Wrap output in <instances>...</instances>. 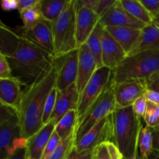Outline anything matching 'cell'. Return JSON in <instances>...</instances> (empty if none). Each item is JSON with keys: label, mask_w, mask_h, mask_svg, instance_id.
<instances>
[{"label": "cell", "mask_w": 159, "mask_h": 159, "mask_svg": "<svg viewBox=\"0 0 159 159\" xmlns=\"http://www.w3.org/2000/svg\"><path fill=\"white\" fill-rule=\"evenodd\" d=\"M0 54L7 59L12 77L25 88L48 72L54 61V55L12 29L0 23Z\"/></svg>", "instance_id": "1"}, {"label": "cell", "mask_w": 159, "mask_h": 159, "mask_svg": "<svg viewBox=\"0 0 159 159\" xmlns=\"http://www.w3.org/2000/svg\"><path fill=\"white\" fill-rule=\"evenodd\" d=\"M56 81L57 68L54 61L48 72L23 89L18 114L20 134L23 138L30 139L43 127L45 103L51 92L56 87Z\"/></svg>", "instance_id": "2"}, {"label": "cell", "mask_w": 159, "mask_h": 159, "mask_svg": "<svg viewBox=\"0 0 159 159\" xmlns=\"http://www.w3.org/2000/svg\"><path fill=\"white\" fill-rule=\"evenodd\" d=\"M113 143L125 159H138V141L143 125L130 106L116 108L113 113Z\"/></svg>", "instance_id": "3"}, {"label": "cell", "mask_w": 159, "mask_h": 159, "mask_svg": "<svg viewBox=\"0 0 159 159\" xmlns=\"http://www.w3.org/2000/svg\"><path fill=\"white\" fill-rule=\"evenodd\" d=\"M159 70V50L145 51L127 55L113 71L114 83L132 79L147 80Z\"/></svg>", "instance_id": "4"}, {"label": "cell", "mask_w": 159, "mask_h": 159, "mask_svg": "<svg viewBox=\"0 0 159 159\" xmlns=\"http://www.w3.org/2000/svg\"><path fill=\"white\" fill-rule=\"evenodd\" d=\"M51 25L55 58L79 48L76 38L75 0H68L61 15Z\"/></svg>", "instance_id": "5"}, {"label": "cell", "mask_w": 159, "mask_h": 159, "mask_svg": "<svg viewBox=\"0 0 159 159\" xmlns=\"http://www.w3.org/2000/svg\"><path fill=\"white\" fill-rule=\"evenodd\" d=\"M116 109L114 93V83L113 77L107 88L94 103L89 107L86 113L78 121L75 129V144L81 138L86 134L96 124L107 116L111 115Z\"/></svg>", "instance_id": "6"}, {"label": "cell", "mask_w": 159, "mask_h": 159, "mask_svg": "<svg viewBox=\"0 0 159 159\" xmlns=\"http://www.w3.org/2000/svg\"><path fill=\"white\" fill-rule=\"evenodd\" d=\"M112 77L113 71L107 67L102 66L96 70L82 93L79 95L77 109L78 121L107 88Z\"/></svg>", "instance_id": "7"}, {"label": "cell", "mask_w": 159, "mask_h": 159, "mask_svg": "<svg viewBox=\"0 0 159 159\" xmlns=\"http://www.w3.org/2000/svg\"><path fill=\"white\" fill-rule=\"evenodd\" d=\"M21 138L20 123L16 113L10 109L1 105L0 116V148L2 155L8 156L16 153L14 145L18 138Z\"/></svg>", "instance_id": "8"}, {"label": "cell", "mask_w": 159, "mask_h": 159, "mask_svg": "<svg viewBox=\"0 0 159 159\" xmlns=\"http://www.w3.org/2000/svg\"><path fill=\"white\" fill-rule=\"evenodd\" d=\"M107 142L113 143V113L99 121L84 135L80 141L76 143L75 149L77 152L94 150Z\"/></svg>", "instance_id": "9"}, {"label": "cell", "mask_w": 159, "mask_h": 159, "mask_svg": "<svg viewBox=\"0 0 159 159\" xmlns=\"http://www.w3.org/2000/svg\"><path fill=\"white\" fill-rule=\"evenodd\" d=\"M57 68L56 88L63 90L76 83L79 71V48L54 59Z\"/></svg>", "instance_id": "10"}, {"label": "cell", "mask_w": 159, "mask_h": 159, "mask_svg": "<svg viewBox=\"0 0 159 159\" xmlns=\"http://www.w3.org/2000/svg\"><path fill=\"white\" fill-rule=\"evenodd\" d=\"M100 22L107 26H121L141 30L146 26L131 15L123 6L121 0H116L108 10L100 17Z\"/></svg>", "instance_id": "11"}, {"label": "cell", "mask_w": 159, "mask_h": 159, "mask_svg": "<svg viewBox=\"0 0 159 159\" xmlns=\"http://www.w3.org/2000/svg\"><path fill=\"white\" fill-rule=\"evenodd\" d=\"M147 89L146 80L132 79L114 83L116 108L132 106L138 98L144 96Z\"/></svg>", "instance_id": "12"}, {"label": "cell", "mask_w": 159, "mask_h": 159, "mask_svg": "<svg viewBox=\"0 0 159 159\" xmlns=\"http://www.w3.org/2000/svg\"><path fill=\"white\" fill-rule=\"evenodd\" d=\"M76 9V38L78 46L86 43L87 40L98 23L100 16L93 9L85 7L75 0Z\"/></svg>", "instance_id": "13"}, {"label": "cell", "mask_w": 159, "mask_h": 159, "mask_svg": "<svg viewBox=\"0 0 159 159\" xmlns=\"http://www.w3.org/2000/svg\"><path fill=\"white\" fill-rule=\"evenodd\" d=\"M16 29L25 37L54 55L52 25L49 21L43 19L32 28L27 29L22 26Z\"/></svg>", "instance_id": "14"}, {"label": "cell", "mask_w": 159, "mask_h": 159, "mask_svg": "<svg viewBox=\"0 0 159 159\" xmlns=\"http://www.w3.org/2000/svg\"><path fill=\"white\" fill-rule=\"evenodd\" d=\"M23 86L16 78L0 79V102L1 105L10 109L18 116L20 110Z\"/></svg>", "instance_id": "15"}, {"label": "cell", "mask_w": 159, "mask_h": 159, "mask_svg": "<svg viewBox=\"0 0 159 159\" xmlns=\"http://www.w3.org/2000/svg\"><path fill=\"white\" fill-rule=\"evenodd\" d=\"M79 94L76 83L69 85L63 90H57L55 106L50 121L57 124L70 110H77Z\"/></svg>", "instance_id": "16"}, {"label": "cell", "mask_w": 159, "mask_h": 159, "mask_svg": "<svg viewBox=\"0 0 159 159\" xmlns=\"http://www.w3.org/2000/svg\"><path fill=\"white\" fill-rule=\"evenodd\" d=\"M127 54L119 43L104 30L102 39V65L114 71L127 57Z\"/></svg>", "instance_id": "17"}, {"label": "cell", "mask_w": 159, "mask_h": 159, "mask_svg": "<svg viewBox=\"0 0 159 159\" xmlns=\"http://www.w3.org/2000/svg\"><path fill=\"white\" fill-rule=\"evenodd\" d=\"M97 62L86 43L79 48V71L76 82L78 93L80 95L98 69Z\"/></svg>", "instance_id": "18"}, {"label": "cell", "mask_w": 159, "mask_h": 159, "mask_svg": "<svg viewBox=\"0 0 159 159\" xmlns=\"http://www.w3.org/2000/svg\"><path fill=\"white\" fill-rule=\"evenodd\" d=\"M55 123L49 121L48 124L27 140V145L25 149L24 158L30 159H41L46 146L55 130Z\"/></svg>", "instance_id": "19"}, {"label": "cell", "mask_w": 159, "mask_h": 159, "mask_svg": "<svg viewBox=\"0 0 159 159\" xmlns=\"http://www.w3.org/2000/svg\"><path fill=\"white\" fill-rule=\"evenodd\" d=\"M154 50H159V16L141 30L139 37L128 55Z\"/></svg>", "instance_id": "20"}, {"label": "cell", "mask_w": 159, "mask_h": 159, "mask_svg": "<svg viewBox=\"0 0 159 159\" xmlns=\"http://www.w3.org/2000/svg\"><path fill=\"white\" fill-rule=\"evenodd\" d=\"M109 34L120 44L124 51L129 54L141 34V30L121 26H107Z\"/></svg>", "instance_id": "21"}, {"label": "cell", "mask_w": 159, "mask_h": 159, "mask_svg": "<svg viewBox=\"0 0 159 159\" xmlns=\"http://www.w3.org/2000/svg\"><path fill=\"white\" fill-rule=\"evenodd\" d=\"M152 129L144 123L138 141V159H148L154 152Z\"/></svg>", "instance_id": "22"}, {"label": "cell", "mask_w": 159, "mask_h": 159, "mask_svg": "<svg viewBox=\"0 0 159 159\" xmlns=\"http://www.w3.org/2000/svg\"><path fill=\"white\" fill-rule=\"evenodd\" d=\"M78 124L77 110H70L66 113L55 126V130L61 140L67 139L75 132Z\"/></svg>", "instance_id": "23"}, {"label": "cell", "mask_w": 159, "mask_h": 159, "mask_svg": "<svg viewBox=\"0 0 159 159\" xmlns=\"http://www.w3.org/2000/svg\"><path fill=\"white\" fill-rule=\"evenodd\" d=\"M104 30L105 26L99 22L85 43L94 56L99 68L103 66L102 62V39Z\"/></svg>", "instance_id": "24"}, {"label": "cell", "mask_w": 159, "mask_h": 159, "mask_svg": "<svg viewBox=\"0 0 159 159\" xmlns=\"http://www.w3.org/2000/svg\"><path fill=\"white\" fill-rule=\"evenodd\" d=\"M68 0H40V12L44 20L54 23L65 9Z\"/></svg>", "instance_id": "25"}, {"label": "cell", "mask_w": 159, "mask_h": 159, "mask_svg": "<svg viewBox=\"0 0 159 159\" xmlns=\"http://www.w3.org/2000/svg\"><path fill=\"white\" fill-rule=\"evenodd\" d=\"M121 3H122L123 6L133 16L144 23V24H150L155 20V18L152 16V14L148 12V10L143 6L141 1H138V0H121Z\"/></svg>", "instance_id": "26"}, {"label": "cell", "mask_w": 159, "mask_h": 159, "mask_svg": "<svg viewBox=\"0 0 159 159\" xmlns=\"http://www.w3.org/2000/svg\"><path fill=\"white\" fill-rule=\"evenodd\" d=\"M40 0L38 4H37L34 7L19 12L20 19L23 23V27L27 28V29L32 28L43 20V18L40 12Z\"/></svg>", "instance_id": "27"}, {"label": "cell", "mask_w": 159, "mask_h": 159, "mask_svg": "<svg viewBox=\"0 0 159 159\" xmlns=\"http://www.w3.org/2000/svg\"><path fill=\"white\" fill-rule=\"evenodd\" d=\"M75 147V134H72L67 139L61 141L52 155L48 159H67Z\"/></svg>", "instance_id": "28"}, {"label": "cell", "mask_w": 159, "mask_h": 159, "mask_svg": "<svg viewBox=\"0 0 159 159\" xmlns=\"http://www.w3.org/2000/svg\"><path fill=\"white\" fill-rule=\"evenodd\" d=\"M144 121L148 127L155 129L159 126V105L148 101V107Z\"/></svg>", "instance_id": "29"}, {"label": "cell", "mask_w": 159, "mask_h": 159, "mask_svg": "<svg viewBox=\"0 0 159 159\" xmlns=\"http://www.w3.org/2000/svg\"><path fill=\"white\" fill-rule=\"evenodd\" d=\"M57 89L56 87H54L51 92L50 95L48 96V99L46 101L44 107V110H43V124L45 125L50 121L51 116L52 115L53 111H54V106L56 102V98H57Z\"/></svg>", "instance_id": "30"}, {"label": "cell", "mask_w": 159, "mask_h": 159, "mask_svg": "<svg viewBox=\"0 0 159 159\" xmlns=\"http://www.w3.org/2000/svg\"><path fill=\"white\" fill-rule=\"evenodd\" d=\"M61 141V140L60 137L57 134L56 130H54L52 135H51V138H50L49 141H48V144H47L46 148H45L44 152H43V156H42L41 159L49 158L50 157H51V155L53 154V152H54V151H55V149L57 148V146L59 145Z\"/></svg>", "instance_id": "31"}, {"label": "cell", "mask_w": 159, "mask_h": 159, "mask_svg": "<svg viewBox=\"0 0 159 159\" xmlns=\"http://www.w3.org/2000/svg\"><path fill=\"white\" fill-rule=\"evenodd\" d=\"M132 107H133V110L134 111V113H136L139 117L144 119L148 107V101L147 99H145V97H144V96H141V97L138 98V99L134 102Z\"/></svg>", "instance_id": "32"}, {"label": "cell", "mask_w": 159, "mask_h": 159, "mask_svg": "<svg viewBox=\"0 0 159 159\" xmlns=\"http://www.w3.org/2000/svg\"><path fill=\"white\" fill-rule=\"evenodd\" d=\"M12 77V70L7 59L0 54V79H9Z\"/></svg>", "instance_id": "33"}, {"label": "cell", "mask_w": 159, "mask_h": 159, "mask_svg": "<svg viewBox=\"0 0 159 159\" xmlns=\"http://www.w3.org/2000/svg\"><path fill=\"white\" fill-rule=\"evenodd\" d=\"M141 2L154 18L159 16V0H141Z\"/></svg>", "instance_id": "34"}, {"label": "cell", "mask_w": 159, "mask_h": 159, "mask_svg": "<svg viewBox=\"0 0 159 159\" xmlns=\"http://www.w3.org/2000/svg\"><path fill=\"white\" fill-rule=\"evenodd\" d=\"M94 150H87L83 152H77L75 149L72 151L71 155L67 159H93L94 157Z\"/></svg>", "instance_id": "35"}, {"label": "cell", "mask_w": 159, "mask_h": 159, "mask_svg": "<svg viewBox=\"0 0 159 159\" xmlns=\"http://www.w3.org/2000/svg\"><path fill=\"white\" fill-rule=\"evenodd\" d=\"M115 1L116 0H98L95 12L101 17L115 2Z\"/></svg>", "instance_id": "36"}, {"label": "cell", "mask_w": 159, "mask_h": 159, "mask_svg": "<svg viewBox=\"0 0 159 159\" xmlns=\"http://www.w3.org/2000/svg\"><path fill=\"white\" fill-rule=\"evenodd\" d=\"M146 84L148 89L159 93V70L146 80Z\"/></svg>", "instance_id": "37"}, {"label": "cell", "mask_w": 159, "mask_h": 159, "mask_svg": "<svg viewBox=\"0 0 159 159\" xmlns=\"http://www.w3.org/2000/svg\"><path fill=\"white\" fill-rule=\"evenodd\" d=\"M95 155L97 159H113L110 153L107 143L99 145L95 149Z\"/></svg>", "instance_id": "38"}, {"label": "cell", "mask_w": 159, "mask_h": 159, "mask_svg": "<svg viewBox=\"0 0 159 159\" xmlns=\"http://www.w3.org/2000/svg\"><path fill=\"white\" fill-rule=\"evenodd\" d=\"M40 0H18V11L25 10V9H30L36 5L38 4Z\"/></svg>", "instance_id": "39"}, {"label": "cell", "mask_w": 159, "mask_h": 159, "mask_svg": "<svg viewBox=\"0 0 159 159\" xmlns=\"http://www.w3.org/2000/svg\"><path fill=\"white\" fill-rule=\"evenodd\" d=\"M144 96L148 102L159 105V93L158 92L147 89L144 93Z\"/></svg>", "instance_id": "40"}, {"label": "cell", "mask_w": 159, "mask_h": 159, "mask_svg": "<svg viewBox=\"0 0 159 159\" xmlns=\"http://www.w3.org/2000/svg\"><path fill=\"white\" fill-rule=\"evenodd\" d=\"M1 6L5 11L18 9V0H2L1 2Z\"/></svg>", "instance_id": "41"}, {"label": "cell", "mask_w": 159, "mask_h": 159, "mask_svg": "<svg viewBox=\"0 0 159 159\" xmlns=\"http://www.w3.org/2000/svg\"><path fill=\"white\" fill-rule=\"evenodd\" d=\"M152 134L154 150L159 154V130H152Z\"/></svg>", "instance_id": "42"}, {"label": "cell", "mask_w": 159, "mask_h": 159, "mask_svg": "<svg viewBox=\"0 0 159 159\" xmlns=\"http://www.w3.org/2000/svg\"><path fill=\"white\" fill-rule=\"evenodd\" d=\"M148 159H159V154L158 152L154 151V152L150 155V157H149Z\"/></svg>", "instance_id": "43"}, {"label": "cell", "mask_w": 159, "mask_h": 159, "mask_svg": "<svg viewBox=\"0 0 159 159\" xmlns=\"http://www.w3.org/2000/svg\"><path fill=\"white\" fill-rule=\"evenodd\" d=\"M152 130H159V126L158 127H156V128H155V129H152Z\"/></svg>", "instance_id": "44"}, {"label": "cell", "mask_w": 159, "mask_h": 159, "mask_svg": "<svg viewBox=\"0 0 159 159\" xmlns=\"http://www.w3.org/2000/svg\"><path fill=\"white\" fill-rule=\"evenodd\" d=\"M93 159H97V158H96V155H95V154H94V157H93Z\"/></svg>", "instance_id": "45"}, {"label": "cell", "mask_w": 159, "mask_h": 159, "mask_svg": "<svg viewBox=\"0 0 159 159\" xmlns=\"http://www.w3.org/2000/svg\"><path fill=\"white\" fill-rule=\"evenodd\" d=\"M23 159H30V158H24Z\"/></svg>", "instance_id": "46"}, {"label": "cell", "mask_w": 159, "mask_h": 159, "mask_svg": "<svg viewBox=\"0 0 159 159\" xmlns=\"http://www.w3.org/2000/svg\"><path fill=\"white\" fill-rule=\"evenodd\" d=\"M5 159H9V158H5Z\"/></svg>", "instance_id": "47"}, {"label": "cell", "mask_w": 159, "mask_h": 159, "mask_svg": "<svg viewBox=\"0 0 159 159\" xmlns=\"http://www.w3.org/2000/svg\"><path fill=\"white\" fill-rule=\"evenodd\" d=\"M122 159H125V158H122Z\"/></svg>", "instance_id": "48"}]
</instances>
